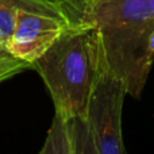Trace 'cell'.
Returning <instances> with one entry per match:
<instances>
[{"mask_svg":"<svg viewBox=\"0 0 154 154\" xmlns=\"http://www.w3.org/2000/svg\"><path fill=\"white\" fill-rule=\"evenodd\" d=\"M80 22L97 27L108 69L139 99L154 64V0H99Z\"/></svg>","mask_w":154,"mask_h":154,"instance_id":"obj_1","label":"cell"},{"mask_svg":"<svg viewBox=\"0 0 154 154\" xmlns=\"http://www.w3.org/2000/svg\"><path fill=\"white\" fill-rule=\"evenodd\" d=\"M106 66L97 27L82 22L70 24L31 64L53 99L56 114L64 118L84 116L93 87Z\"/></svg>","mask_w":154,"mask_h":154,"instance_id":"obj_2","label":"cell"},{"mask_svg":"<svg viewBox=\"0 0 154 154\" xmlns=\"http://www.w3.org/2000/svg\"><path fill=\"white\" fill-rule=\"evenodd\" d=\"M127 93L125 82L106 66L89 96L84 122L95 154L126 153L122 135V111Z\"/></svg>","mask_w":154,"mask_h":154,"instance_id":"obj_3","label":"cell"},{"mask_svg":"<svg viewBox=\"0 0 154 154\" xmlns=\"http://www.w3.org/2000/svg\"><path fill=\"white\" fill-rule=\"evenodd\" d=\"M70 24V20L62 14L19 8L4 49L12 57L31 66Z\"/></svg>","mask_w":154,"mask_h":154,"instance_id":"obj_4","label":"cell"},{"mask_svg":"<svg viewBox=\"0 0 154 154\" xmlns=\"http://www.w3.org/2000/svg\"><path fill=\"white\" fill-rule=\"evenodd\" d=\"M19 8L41 10L65 15V12L58 5L53 4L50 2H46V0H0V41L3 42V45L7 42V39L12 32L16 11Z\"/></svg>","mask_w":154,"mask_h":154,"instance_id":"obj_5","label":"cell"},{"mask_svg":"<svg viewBox=\"0 0 154 154\" xmlns=\"http://www.w3.org/2000/svg\"><path fill=\"white\" fill-rule=\"evenodd\" d=\"M75 154V139H73L72 119L61 115L54 116L51 127L48 133L45 145L41 154Z\"/></svg>","mask_w":154,"mask_h":154,"instance_id":"obj_6","label":"cell"},{"mask_svg":"<svg viewBox=\"0 0 154 154\" xmlns=\"http://www.w3.org/2000/svg\"><path fill=\"white\" fill-rule=\"evenodd\" d=\"M31 68L29 64L12 57L7 50H0V82Z\"/></svg>","mask_w":154,"mask_h":154,"instance_id":"obj_7","label":"cell"},{"mask_svg":"<svg viewBox=\"0 0 154 154\" xmlns=\"http://www.w3.org/2000/svg\"><path fill=\"white\" fill-rule=\"evenodd\" d=\"M97 2L99 0H68V11L72 24L80 23L84 14Z\"/></svg>","mask_w":154,"mask_h":154,"instance_id":"obj_8","label":"cell"},{"mask_svg":"<svg viewBox=\"0 0 154 154\" xmlns=\"http://www.w3.org/2000/svg\"><path fill=\"white\" fill-rule=\"evenodd\" d=\"M46 2H50V3H53V4L58 5V7L65 12V15L68 16V19H69V11H68V0H46ZM69 20H70V19H69ZM70 23H72V22H70Z\"/></svg>","mask_w":154,"mask_h":154,"instance_id":"obj_9","label":"cell"},{"mask_svg":"<svg viewBox=\"0 0 154 154\" xmlns=\"http://www.w3.org/2000/svg\"><path fill=\"white\" fill-rule=\"evenodd\" d=\"M0 50H5V49H4V45H3L2 41H0Z\"/></svg>","mask_w":154,"mask_h":154,"instance_id":"obj_10","label":"cell"}]
</instances>
